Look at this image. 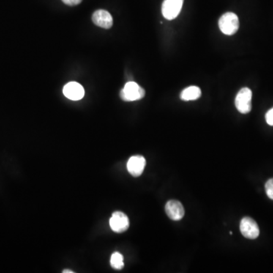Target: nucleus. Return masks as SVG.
<instances>
[{
	"label": "nucleus",
	"mask_w": 273,
	"mask_h": 273,
	"mask_svg": "<svg viewBox=\"0 0 273 273\" xmlns=\"http://www.w3.org/2000/svg\"><path fill=\"white\" fill-rule=\"evenodd\" d=\"M219 27L225 35H233L239 29L238 17L233 12H226L219 18Z\"/></svg>",
	"instance_id": "nucleus-1"
},
{
	"label": "nucleus",
	"mask_w": 273,
	"mask_h": 273,
	"mask_svg": "<svg viewBox=\"0 0 273 273\" xmlns=\"http://www.w3.org/2000/svg\"><path fill=\"white\" fill-rule=\"evenodd\" d=\"M144 90L133 81L128 82L120 92L121 99L126 102L139 100L144 97Z\"/></svg>",
	"instance_id": "nucleus-2"
},
{
	"label": "nucleus",
	"mask_w": 273,
	"mask_h": 273,
	"mask_svg": "<svg viewBox=\"0 0 273 273\" xmlns=\"http://www.w3.org/2000/svg\"><path fill=\"white\" fill-rule=\"evenodd\" d=\"M252 91L248 88H244L238 93L235 98V107L237 110L242 113L247 114L251 111Z\"/></svg>",
	"instance_id": "nucleus-3"
},
{
	"label": "nucleus",
	"mask_w": 273,
	"mask_h": 273,
	"mask_svg": "<svg viewBox=\"0 0 273 273\" xmlns=\"http://www.w3.org/2000/svg\"><path fill=\"white\" fill-rule=\"evenodd\" d=\"M184 0H164L162 6V13L167 20L176 18L182 9Z\"/></svg>",
	"instance_id": "nucleus-4"
},
{
	"label": "nucleus",
	"mask_w": 273,
	"mask_h": 273,
	"mask_svg": "<svg viewBox=\"0 0 273 273\" xmlns=\"http://www.w3.org/2000/svg\"><path fill=\"white\" fill-rule=\"evenodd\" d=\"M110 225L114 233H122L129 228V219L124 213L116 211L112 215L110 219Z\"/></svg>",
	"instance_id": "nucleus-5"
},
{
	"label": "nucleus",
	"mask_w": 273,
	"mask_h": 273,
	"mask_svg": "<svg viewBox=\"0 0 273 273\" xmlns=\"http://www.w3.org/2000/svg\"><path fill=\"white\" fill-rule=\"evenodd\" d=\"M240 230L243 236L248 239H256L260 235L258 225L250 217L243 218L240 223Z\"/></svg>",
	"instance_id": "nucleus-6"
},
{
	"label": "nucleus",
	"mask_w": 273,
	"mask_h": 273,
	"mask_svg": "<svg viewBox=\"0 0 273 273\" xmlns=\"http://www.w3.org/2000/svg\"><path fill=\"white\" fill-rule=\"evenodd\" d=\"M146 166V159L143 156H133L127 162V170L129 173L134 177L141 176Z\"/></svg>",
	"instance_id": "nucleus-7"
},
{
	"label": "nucleus",
	"mask_w": 273,
	"mask_h": 273,
	"mask_svg": "<svg viewBox=\"0 0 273 273\" xmlns=\"http://www.w3.org/2000/svg\"><path fill=\"white\" fill-rule=\"evenodd\" d=\"M63 94L71 100H80L85 97V89L77 82H69L63 88Z\"/></svg>",
	"instance_id": "nucleus-8"
},
{
	"label": "nucleus",
	"mask_w": 273,
	"mask_h": 273,
	"mask_svg": "<svg viewBox=\"0 0 273 273\" xmlns=\"http://www.w3.org/2000/svg\"><path fill=\"white\" fill-rule=\"evenodd\" d=\"M165 213L172 220H181L184 216L183 205L178 200H170L165 205Z\"/></svg>",
	"instance_id": "nucleus-9"
},
{
	"label": "nucleus",
	"mask_w": 273,
	"mask_h": 273,
	"mask_svg": "<svg viewBox=\"0 0 273 273\" xmlns=\"http://www.w3.org/2000/svg\"><path fill=\"white\" fill-rule=\"evenodd\" d=\"M92 20L97 26L100 27L104 29H110L113 26V17L110 15V12L102 10V9L94 12Z\"/></svg>",
	"instance_id": "nucleus-10"
},
{
	"label": "nucleus",
	"mask_w": 273,
	"mask_h": 273,
	"mask_svg": "<svg viewBox=\"0 0 273 273\" xmlns=\"http://www.w3.org/2000/svg\"><path fill=\"white\" fill-rule=\"evenodd\" d=\"M201 90L197 86H190L181 93L180 97L184 101L196 100L201 97Z\"/></svg>",
	"instance_id": "nucleus-11"
},
{
	"label": "nucleus",
	"mask_w": 273,
	"mask_h": 273,
	"mask_svg": "<svg viewBox=\"0 0 273 273\" xmlns=\"http://www.w3.org/2000/svg\"><path fill=\"white\" fill-rule=\"evenodd\" d=\"M110 265L112 267L116 270H121L124 268V257L121 254L118 252H115L112 254L110 258Z\"/></svg>",
	"instance_id": "nucleus-12"
},
{
	"label": "nucleus",
	"mask_w": 273,
	"mask_h": 273,
	"mask_svg": "<svg viewBox=\"0 0 273 273\" xmlns=\"http://www.w3.org/2000/svg\"><path fill=\"white\" fill-rule=\"evenodd\" d=\"M265 188H266V195L269 198L273 200V178H271L266 183Z\"/></svg>",
	"instance_id": "nucleus-13"
},
{
	"label": "nucleus",
	"mask_w": 273,
	"mask_h": 273,
	"mask_svg": "<svg viewBox=\"0 0 273 273\" xmlns=\"http://www.w3.org/2000/svg\"><path fill=\"white\" fill-rule=\"evenodd\" d=\"M266 121L269 125L273 126V108L266 113Z\"/></svg>",
	"instance_id": "nucleus-14"
},
{
	"label": "nucleus",
	"mask_w": 273,
	"mask_h": 273,
	"mask_svg": "<svg viewBox=\"0 0 273 273\" xmlns=\"http://www.w3.org/2000/svg\"><path fill=\"white\" fill-rule=\"evenodd\" d=\"M81 1L82 0H62L65 4L70 6H77V5L80 4Z\"/></svg>",
	"instance_id": "nucleus-15"
},
{
	"label": "nucleus",
	"mask_w": 273,
	"mask_h": 273,
	"mask_svg": "<svg viewBox=\"0 0 273 273\" xmlns=\"http://www.w3.org/2000/svg\"><path fill=\"white\" fill-rule=\"evenodd\" d=\"M63 273H74L73 271L70 270V269H65L64 271H62Z\"/></svg>",
	"instance_id": "nucleus-16"
}]
</instances>
